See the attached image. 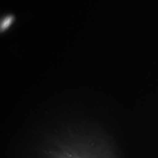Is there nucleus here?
Listing matches in <instances>:
<instances>
[{"label":"nucleus","mask_w":158,"mask_h":158,"mask_svg":"<svg viewBox=\"0 0 158 158\" xmlns=\"http://www.w3.org/2000/svg\"><path fill=\"white\" fill-rule=\"evenodd\" d=\"M13 21V19H12L11 16H9L7 18H6L2 21V24H1V27H2V29H5V28H7V27H8L10 24V23Z\"/></svg>","instance_id":"f257e3e1"}]
</instances>
